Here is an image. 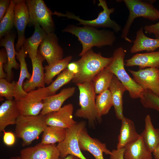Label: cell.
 <instances>
[{
	"label": "cell",
	"mask_w": 159,
	"mask_h": 159,
	"mask_svg": "<svg viewBox=\"0 0 159 159\" xmlns=\"http://www.w3.org/2000/svg\"><path fill=\"white\" fill-rule=\"evenodd\" d=\"M14 13V26L16 29L18 34V39L15 48L18 52L21 49L26 39L25 29L29 21V9L25 1L16 0Z\"/></svg>",
	"instance_id": "13"
},
{
	"label": "cell",
	"mask_w": 159,
	"mask_h": 159,
	"mask_svg": "<svg viewBox=\"0 0 159 159\" xmlns=\"http://www.w3.org/2000/svg\"><path fill=\"white\" fill-rule=\"evenodd\" d=\"M144 29L146 33L153 34L155 38L159 39V21L154 24L146 25Z\"/></svg>",
	"instance_id": "38"
},
{
	"label": "cell",
	"mask_w": 159,
	"mask_h": 159,
	"mask_svg": "<svg viewBox=\"0 0 159 159\" xmlns=\"http://www.w3.org/2000/svg\"><path fill=\"white\" fill-rule=\"evenodd\" d=\"M76 88L69 87L62 89L57 94L47 97L43 100V107L40 114L45 115L59 110L64 102L74 94Z\"/></svg>",
	"instance_id": "19"
},
{
	"label": "cell",
	"mask_w": 159,
	"mask_h": 159,
	"mask_svg": "<svg viewBox=\"0 0 159 159\" xmlns=\"http://www.w3.org/2000/svg\"><path fill=\"white\" fill-rule=\"evenodd\" d=\"M7 61L5 49H2L0 51V79L6 78L7 75L4 71V66Z\"/></svg>",
	"instance_id": "37"
},
{
	"label": "cell",
	"mask_w": 159,
	"mask_h": 159,
	"mask_svg": "<svg viewBox=\"0 0 159 159\" xmlns=\"http://www.w3.org/2000/svg\"><path fill=\"white\" fill-rule=\"evenodd\" d=\"M114 75L106 67L95 77L92 81L96 94L109 89Z\"/></svg>",
	"instance_id": "31"
},
{
	"label": "cell",
	"mask_w": 159,
	"mask_h": 159,
	"mask_svg": "<svg viewBox=\"0 0 159 159\" xmlns=\"http://www.w3.org/2000/svg\"><path fill=\"white\" fill-rule=\"evenodd\" d=\"M28 6L29 16V24H38L47 34L54 33L55 25L52 18L51 10L42 0L25 1Z\"/></svg>",
	"instance_id": "8"
},
{
	"label": "cell",
	"mask_w": 159,
	"mask_h": 159,
	"mask_svg": "<svg viewBox=\"0 0 159 159\" xmlns=\"http://www.w3.org/2000/svg\"><path fill=\"white\" fill-rule=\"evenodd\" d=\"M11 0H0V21L6 13L9 6Z\"/></svg>",
	"instance_id": "40"
},
{
	"label": "cell",
	"mask_w": 159,
	"mask_h": 159,
	"mask_svg": "<svg viewBox=\"0 0 159 159\" xmlns=\"http://www.w3.org/2000/svg\"><path fill=\"white\" fill-rule=\"evenodd\" d=\"M129 11V14L122 31L121 37L129 42L132 41L128 37L129 31L134 20L142 17L150 20L159 19V10L153 5V1H145L140 0L122 1Z\"/></svg>",
	"instance_id": "4"
},
{
	"label": "cell",
	"mask_w": 159,
	"mask_h": 159,
	"mask_svg": "<svg viewBox=\"0 0 159 159\" xmlns=\"http://www.w3.org/2000/svg\"><path fill=\"white\" fill-rule=\"evenodd\" d=\"M73 110L72 104L64 105L58 111L44 115L46 123L48 126L69 128L78 123L73 119Z\"/></svg>",
	"instance_id": "15"
},
{
	"label": "cell",
	"mask_w": 159,
	"mask_h": 159,
	"mask_svg": "<svg viewBox=\"0 0 159 159\" xmlns=\"http://www.w3.org/2000/svg\"><path fill=\"white\" fill-rule=\"evenodd\" d=\"M76 74L67 68L63 70L53 82L46 87L48 96L56 94L61 87L72 80Z\"/></svg>",
	"instance_id": "32"
},
{
	"label": "cell",
	"mask_w": 159,
	"mask_h": 159,
	"mask_svg": "<svg viewBox=\"0 0 159 159\" xmlns=\"http://www.w3.org/2000/svg\"><path fill=\"white\" fill-rule=\"evenodd\" d=\"M20 115L14 100H6L0 106V132L7 126L16 124Z\"/></svg>",
	"instance_id": "23"
},
{
	"label": "cell",
	"mask_w": 159,
	"mask_h": 159,
	"mask_svg": "<svg viewBox=\"0 0 159 159\" xmlns=\"http://www.w3.org/2000/svg\"><path fill=\"white\" fill-rule=\"evenodd\" d=\"M140 101L145 108L159 111V96L149 90H144Z\"/></svg>",
	"instance_id": "35"
},
{
	"label": "cell",
	"mask_w": 159,
	"mask_h": 159,
	"mask_svg": "<svg viewBox=\"0 0 159 159\" xmlns=\"http://www.w3.org/2000/svg\"><path fill=\"white\" fill-rule=\"evenodd\" d=\"M62 31L70 33L78 38L82 45V49L79 54L81 57L93 47L100 48L107 45L112 46L116 39L113 31L99 30L89 26L80 27L71 25L68 26Z\"/></svg>",
	"instance_id": "1"
},
{
	"label": "cell",
	"mask_w": 159,
	"mask_h": 159,
	"mask_svg": "<svg viewBox=\"0 0 159 159\" xmlns=\"http://www.w3.org/2000/svg\"><path fill=\"white\" fill-rule=\"evenodd\" d=\"M152 153L140 137L135 142L127 145L124 152V159H152Z\"/></svg>",
	"instance_id": "27"
},
{
	"label": "cell",
	"mask_w": 159,
	"mask_h": 159,
	"mask_svg": "<svg viewBox=\"0 0 159 159\" xmlns=\"http://www.w3.org/2000/svg\"><path fill=\"white\" fill-rule=\"evenodd\" d=\"M128 71L133 79L143 90H149L159 96V69L147 68Z\"/></svg>",
	"instance_id": "11"
},
{
	"label": "cell",
	"mask_w": 159,
	"mask_h": 159,
	"mask_svg": "<svg viewBox=\"0 0 159 159\" xmlns=\"http://www.w3.org/2000/svg\"><path fill=\"white\" fill-rule=\"evenodd\" d=\"M15 125V135L22 139L23 146L30 145L48 126L45 115L40 114L36 116L20 115Z\"/></svg>",
	"instance_id": "5"
},
{
	"label": "cell",
	"mask_w": 159,
	"mask_h": 159,
	"mask_svg": "<svg viewBox=\"0 0 159 159\" xmlns=\"http://www.w3.org/2000/svg\"><path fill=\"white\" fill-rule=\"evenodd\" d=\"M34 26L33 34L30 37L25 39L22 45L31 59L37 55L38 47L47 34L38 24H35Z\"/></svg>",
	"instance_id": "28"
},
{
	"label": "cell",
	"mask_w": 159,
	"mask_h": 159,
	"mask_svg": "<svg viewBox=\"0 0 159 159\" xmlns=\"http://www.w3.org/2000/svg\"><path fill=\"white\" fill-rule=\"evenodd\" d=\"M72 58V56L69 55L45 66L44 67L45 84L50 85L52 82L53 78L56 75L60 74L62 71L67 68Z\"/></svg>",
	"instance_id": "29"
},
{
	"label": "cell",
	"mask_w": 159,
	"mask_h": 159,
	"mask_svg": "<svg viewBox=\"0 0 159 159\" xmlns=\"http://www.w3.org/2000/svg\"><path fill=\"white\" fill-rule=\"evenodd\" d=\"M79 91L80 108L76 111L75 116L87 119L93 124L97 120H101L96 105V93L92 81L76 84Z\"/></svg>",
	"instance_id": "6"
},
{
	"label": "cell",
	"mask_w": 159,
	"mask_h": 159,
	"mask_svg": "<svg viewBox=\"0 0 159 159\" xmlns=\"http://www.w3.org/2000/svg\"><path fill=\"white\" fill-rule=\"evenodd\" d=\"M112 58L102 56L100 53H96L90 49L75 61L78 72L72 80L77 84L92 81L95 77L110 63Z\"/></svg>",
	"instance_id": "2"
},
{
	"label": "cell",
	"mask_w": 159,
	"mask_h": 159,
	"mask_svg": "<svg viewBox=\"0 0 159 159\" xmlns=\"http://www.w3.org/2000/svg\"><path fill=\"white\" fill-rule=\"evenodd\" d=\"M99 1L97 5L101 7L103 10L99 13L97 17L93 20H84L69 12H67L64 14L55 11L53 13V14L75 20L79 21V24L84 26H89L95 28H108L112 29L115 32L118 33L120 32L121 30V26L115 21L112 20L110 16V14L114 11L115 8H109L105 0H99Z\"/></svg>",
	"instance_id": "7"
},
{
	"label": "cell",
	"mask_w": 159,
	"mask_h": 159,
	"mask_svg": "<svg viewBox=\"0 0 159 159\" xmlns=\"http://www.w3.org/2000/svg\"><path fill=\"white\" fill-rule=\"evenodd\" d=\"M15 35L10 32L6 35L4 37L1 38L0 45L4 47L6 50L7 61L4 66V69L7 74V81L10 82L12 77V69L14 68L18 69L20 65L16 62L15 57L16 52L14 46Z\"/></svg>",
	"instance_id": "18"
},
{
	"label": "cell",
	"mask_w": 159,
	"mask_h": 159,
	"mask_svg": "<svg viewBox=\"0 0 159 159\" xmlns=\"http://www.w3.org/2000/svg\"><path fill=\"white\" fill-rule=\"evenodd\" d=\"M67 68L69 70L75 72L76 74L78 72V66L75 62L69 63Z\"/></svg>",
	"instance_id": "42"
},
{
	"label": "cell",
	"mask_w": 159,
	"mask_h": 159,
	"mask_svg": "<svg viewBox=\"0 0 159 159\" xmlns=\"http://www.w3.org/2000/svg\"><path fill=\"white\" fill-rule=\"evenodd\" d=\"M130 49L132 53L145 51L154 52L159 48V39L150 38L145 35L143 28L141 27L136 33L135 39Z\"/></svg>",
	"instance_id": "25"
},
{
	"label": "cell",
	"mask_w": 159,
	"mask_h": 159,
	"mask_svg": "<svg viewBox=\"0 0 159 159\" xmlns=\"http://www.w3.org/2000/svg\"><path fill=\"white\" fill-rule=\"evenodd\" d=\"M48 96L46 87H45L30 91L25 97L15 101L20 115H39L43 107V100Z\"/></svg>",
	"instance_id": "10"
},
{
	"label": "cell",
	"mask_w": 159,
	"mask_h": 159,
	"mask_svg": "<svg viewBox=\"0 0 159 159\" xmlns=\"http://www.w3.org/2000/svg\"><path fill=\"white\" fill-rule=\"evenodd\" d=\"M125 50L119 47L113 54L112 60L107 68L117 77L128 91L132 99L140 98L144 90L127 73L125 68Z\"/></svg>",
	"instance_id": "3"
},
{
	"label": "cell",
	"mask_w": 159,
	"mask_h": 159,
	"mask_svg": "<svg viewBox=\"0 0 159 159\" xmlns=\"http://www.w3.org/2000/svg\"><path fill=\"white\" fill-rule=\"evenodd\" d=\"M121 121V126L117 145V149L124 148L127 145L137 140L140 137L132 121L124 116Z\"/></svg>",
	"instance_id": "24"
},
{
	"label": "cell",
	"mask_w": 159,
	"mask_h": 159,
	"mask_svg": "<svg viewBox=\"0 0 159 159\" xmlns=\"http://www.w3.org/2000/svg\"><path fill=\"white\" fill-rule=\"evenodd\" d=\"M38 52L46 60L48 65L63 58V49L54 33L47 34L39 46Z\"/></svg>",
	"instance_id": "12"
},
{
	"label": "cell",
	"mask_w": 159,
	"mask_h": 159,
	"mask_svg": "<svg viewBox=\"0 0 159 159\" xmlns=\"http://www.w3.org/2000/svg\"><path fill=\"white\" fill-rule=\"evenodd\" d=\"M95 103L98 115L101 119L102 116L108 113L113 106L111 95L109 89L96 96Z\"/></svg>",
	"instance_id": "33"
},
{
	"label": "cell",
	"mask_w": 159,
	"mask_h": 159,
	"mask_svg": "<svg viewBox=\"0 0 159 159\" xmlns=\"http://www.w3.org/2000/svg\"><path fill=\"white\" fill-rule=\"evenodd\" d=\"M109 89L110 92L116 116L121 120L123 115V96L127 89L115 75H114Z\"/></svg>",
	"instance_id": "21"
},
{
	"label": "cell",
	"mask_w": 159,
	"mask_h": 159,
	"mask_svg": "<svg viewBox=\"0 0 159 159\" xmlns=\"http://www.w3.org/2000/svg\"><path fill=\"white\" fill-rule=\"evenodd\" d=\"M125 64L126 67L138 66L140 69L146 67L159 69V49L157 51L136 54L125 61Z\"/></svg>",
	"instance_id": "20"
},
{
	"label": "cell",
	"mask_w": 159,
	"mask_h": 159,
	"mask_svg": "<svg viewBox=\"0 0 159 159\" xmlns=\"http://www.w3.org/2000/svg\"><path fill=\"white\" fill-rule=\"evenodd\" d=\"M16 0H11L9 8L0 23V38L11 32L14 26V7Z\"/></svg>",
	"instance_id": "34"
},
{
	"label": "cell",
	"mask_w": 159,
	"mask_h": 159,
	"mask_svg": "<svg viewBox=\"0 0 159 159\" xmlns=\"http://www.w3.org/2000/svg\"><path fill=\"white\" fill-rule=\"evenodd\" d=\"M152 153L155 159H159V144L155 148Z\"/></svg>",
	"instance_id": "43"
},
{
	"label": "cell",
	"mask_w": 159,
	"mask_h": 159,
	"mask_svg": "<svg viewBox=\"0 0 159 159\" xmlns=\"http://www.w3.org/2000/svg\"><path fill=\"white\" fill-rule=\"evenodd\" d=\"M79 145L81 150L88 151L95 159H104L103 153L110 155L111 151L108 150L105 143L90 137L85 127L81 131L79 137Z\"/></svg>",
	"instance_id": "16"
},
{
	"label": "cell",
	"mask_w": 159,
	"mask_h": 159,
	"mask_svg": "<svg viewBox=\"0 0 159 159\" xmlns=\"http://www.w3.org/2000/svg\"><path fill=\"white\" fill-rule=\"evenodd\" d=\"M63 159H81L80 158L73 155H69L64 158Z\"/></svg>",
	"instance_id": "44"
},
{
	"label": "cell",
	"mask_w": 159,
	"mask_h": 159,
	"mask_svg": "<svg viewBox=\"0 0 159 159\" xmlns=\"http://www.w3.org/2000/svg\"><path fill=\"white\" fill-rule=\"evenodd\" d=\"M145 129L140 135L147 149L152 153L159 144V129L155 128L149 115L145 119Z\"/></svg>",
	"instance_id": "26"
},
{
	"label": "cell",
	"mask_w": 159,
	"mask_h": 159,
	"mask_svg": "<svg viewBox=\"0 0 159 159\" xmlns=\"http://www.w3.org/2000/svg\"><path fill=\"white\" fill-rule=\"evenodd\" d=\"M44 60L38 52L36 57L31 59L32 74L30 78L24 82L23 85V89L26 92L34 90L37 87H45L44 68L42 65Z\"/></svg>",
	"instance_id": "17"
},
{
	"label": "cell",
	"mask_w": 159,
	"mask_h": 159,
	"mask_svg": "<svg viewBox=\"0 0 159 159\" xmlns=\"http://www.w3.org/2000/svg\"><path fill=\"white\" fill-rule=\"evenodd\" d=\"M26 54L27 53L23 46L18 51L16 52V57L20 63V73L18 80L16 82L15 88L14 98L15 101L25 97L28 93L23 88L24 80L26 78L29 79L32 76L28 71L25 61Z\"/></svg>",
	"instance_id": "22"
},
{
	"label": "cell",
	"mask_w": 159,
	"mask_h": 159,
	"mask_svg": "<svg viewBox=\"0 0 159 159\" xmlns=\"http://www.w3.org/2000/svg\"><path fill=\"white\" fill-rule=\"evenodd\" d=\"M43 132L41 143L46 145L53 144L64 140L66 135V129L48 126Z\"/></svg>",
	"instance_id": "30"
},
{
	"label": "cell",
	"mask_w": 159,
	"mask_h": 159,
	"mask_svg": "<svg viewBox=\"0 0 159 159\" xmlns=\"http://www.w3.org/2000/svg\"><path fill=\"white\" fill-rule=\"evenodd\" d=\"M85 125V122L82 121L66 129L64 139L57 145L61 158H64L68 155H72L81 159H87L82 154L79 143L80 134Z\"/></svg>",
	"instance_id": "9"
},
{
	"label": "cell",
	"mask_w": 159,
	"mask_h": 159,
	"mask_svg": "<svg viewBox=\"0 0 159 159\" xmlns=\"http://www.w3.org/2000/svg\"><path fill=\"white\" fill-rule=\"evenodd\" d=\"M125 148L121 149L113 150L110 155V159H124V152Z\"/></svg>",
	"instance_id": "41"
},
{
	"label": "cell",
	"mask_w": 159,
	"mask_h": 159,
	"mask_svg": "<svg viewBox=\"0 0 159 159\" xmlns=\"http://www.w3.org/2000/svg\"><path fill=\"white\" fill-rule=\"evenodd\" d=\"M3 140L4 143L8 146L13 145L15 142V134L11 132H6L5 130L3 131Z\"/></svg>",
	"instance_id": "39"
},
{
	"label": "cell",
	"mask_w": 159,
	"mask_h": 159,
	"mask_svg": "<svg viewBox=\"0 0 159 159\" xmlns=\"http://www.w3.org/2000/svg\"><path fill=\"white\" fill-rule=\"evenodd\" d=\"M9 159H22L20 156L13 157L10 158Z\"/></svg>",
	"instance_id": "45"
},
{
	"label": "cell",
	"mask_w": 159,
	"mask_h": 159,
	"mask_svg": "<svg viewBox=\"0 0 159 159\" xmlns=\"http://www.w3.org/2000/svg\"><path fill=\"white\" fill-rule=\"evenodd\" d=\"M16 82H10L5 78L0 79V97H4L7 100H13Z\"/></svg>",
	"instance_id": "36"
},
{
	"label": "cell",
	"mask_w": 159,
	"mask_h": 159,
	"mask_svg": "<svg viewBox=\"0 0 159 159\" xmlns=\"http://www.w3.org/2000/svg\"><path fill=\"white\" fill-rule=\"evenodd\" d=\"M20 154L22 159H62L55 144L46 145L40 143L22 149Z\"/></svg>",
	"instance_id": "14"
}]
</instances>
